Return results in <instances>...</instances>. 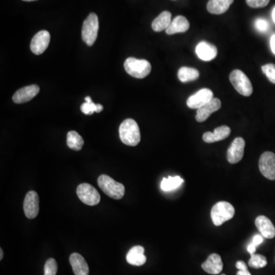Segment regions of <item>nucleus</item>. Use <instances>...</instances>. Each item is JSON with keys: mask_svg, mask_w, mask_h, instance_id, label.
<instances>
[{"mask_svg": "<svg viewBox=\"0 0 275 275\" xmlns=\"http://www.w3.org/2000/svg\"><path fill=\"white\" fill-rule=\"evenodd\" d=\"M261 70L266 75L268 80H270L272 84H275V65L274 64H268L261 67Z\"/></svg>", "mask_w": 275, "mask_h": 275, "instance_id": "29", "label": "nucleus"}, {"mask_svg": "<svg viewBox=\"0 0 275 275\" xmlns=\"http://www.w3.org/2000/svg\"><path fill=\"white\" fill-rule=\"evenodd\" d=\"M271 47L272 51L275 54V35H272L271 38Z\"/></svg>", "mask_w": 275, "mask_h": 275, "instance_id": "36", "label": "nucleus"}, {"mask_svg": "<svg viewBox=\"0 0 275 275\" xmlns=\"http://www.w3.org/2000/svg\"><path fill=\"white\" fill-rule=\"evenodd\" d=\"M80 110L86 115H92L93 113H96V110H97V104H95L92 101L91 103L85 102L81 105Z\"/></svg>", "mask_w": 275, "mask_h": 275, "instance_id": "30", "label": "nucleus"}, {"mask_svg": "<svg viewBox=\"0 0 275 275\" xmlns=\"http://www.w3.org/2000/svg\"><path fill=\"white\" fill-rule=\"evenodd\" d=\"M77 194L81 202L88 206L97 205L100 201L99 192L90 183H80L77 186Z\"/></svg>", "mask_w": 275, "mask_h": 275, "instance_id": "7", "label": "nucleus"}, {"mask_svg": "<svg viewBox=\"0 0 275 275\" xmlns=\"http://www.w3.org/2000/svg\"><path fill=\"white\" fill-rule=\"evenodd\" d=\"M256 247H257V246H254V244H250V245L248 246L247 249L248 252H249V254H251V255L252 254H255Z\"/></svg>", "mask_w": 275, "mask_h": 275, "instance_id": "35", "label": "nucleus"}, {"mask_svg": "<svg viewBox=\"0 0 275 275\" xmlns=\"http://www.w3.org/2000/svg\"><path fill=\"white\" fill-rule=\"evenodd\" d=\"M70 263L74 275H89V267L81 254L76 252L70 254Z\"/></svg>", "mask_w": 275, "mask_h": 275, "instance_id": "19", "label": "nucleus"}, {"mask_svg": "<svg viewBox=\"0 0 275 275\" xmlns=\"http://www.w3.org/2000/svg\"><path fill=\"white\" fill-rule=\"evenodd\" d=\"M39 91L40 88L38 85L33 84V85L27 86L16 91V93L13 95L12 99L14 103L18 104L26 103L32 100L35 96L39 94Z\"/></svg>", "mask_w": 275, "mask_h": 275, "instance_id": "13", "label": "nucleus"}, {"mask_svg": "<svg viewBox=\"0 0 275 275\" xmlns=\"http://www.w3.org/2000/svg\"><path fill=\"white\" fill-rule=\"evenodd\" d=\"M50 40H51V35L47 31L43 30L38 32L31 42V46H30L31 50L37 55L43 54L48 47Z\"/></svg>", "mask_w": 275, "mask_h": 275, "instance_id": "11", "label": "nucleus"}, {"mask_svg": "<svg viewBox=\"0 0 275 275\" xmlns=\"http://www.w3.org/2000/svg\"><path fill=\"white\" fill-rule=\"evenodd\" d=\"M256 29L261 32H266L269 28V23L264 19H257L254 22Z\"/></svg>", "mask_w": 275, "mask_h": 275, "instance_id": "31", "label": "nucleus"}, {"mask_svg": "<svg viewBox=\"0 0 275 275\" xmlns=\"http://www.w3.org/2000/svg\"><path fill=\"white\" fill-rule=\"evenodd\" d=\"M178 76L181 82H190V81H193L199 78L200 72L195 68L183 67V68H180L178 70Z\"/></svg>", "mask_w": 275, "mask_h": 275, "instance_id": "24", "label": "nucleus"}, {"mask_svg": "<svg viewBox=\"0 0 275 275\" xmlns=\"http://www.w3.org/2000/svg\"><path fill=\"white\" fill-rule=\"evenodd\" d=\"M183 183V180L181 177H168V178H163L160 183V187L164 191H171L178 188Z\"/></svg>", "mask_w": 275, "mask_h": 275, "instance_id": "26", "label": "nucleus"}, {"mask_svg": "<svg viewBox=\"0 0 275 275\" xmlns=\"http://www.w3.org/2000/svg\"><path fill=\"white\" fill-rule=\"evenodd\" d=\"M45 275H56L58 272V264L54 258H49L47 260L45 265Z\"/></svg>", "mask_w": 275, "mask_h": 275, "instance_id": "28", "label": "nucleus"}, {"mask_svg": "<svg viewBox=\"0 0 275 275\" xmlns=\"http://www.w3.org/2000/svg\"><path fill=\"white\" fill-rule=\"evenodd\" d=\"M171 23V13L168 11L161 12L152 24V28L155 32H160L166 30Z\"/></svg>", "mask_w": 275, "mask_h": 275, "instance_id": "23", "label": "nucleus"}, {"mask_svg": "<svg viewBox=\"0 0 275 275\" xmlns=\"http://www.w3.org/2000/svg\"><path fill=\"white\" fill-rule=\"evenodd\" d=\"M222 103L220 99L213 98L212 100L199 108L196 115V120L198 122H203L209 118L211 114L218 111L221 108Z\"/></svg>", "mask_w": 275, "mask_h": 275, "instance_id": "14", "label": "nucleus"}, {"mask_svg": "<svg viewBox=\"0 0 275 275\" xmlns=\"http://www.w3.org/2000/svg\"><path fill=\"white\" fill-rule=\"evenodd\" d=\"M97 183L103 193L114 200H120L125 194L126 189L124 185L116 182L108 175H100L98 178Z\"/></svg>", "mask_w": 275, "mask_h": 275, "instance_id": "2", "label": "nucleus"}, {"mask_svg": "<svg viewBox=\"0 0 275 275\" xmlns=\"http://www.w3.org/2000/svg\"><path fill=\"white\" fill-rule=\"evenodd\" d=\"M224 275V274H223V275Z\"/></svg>", "mask_w": 275, "mask_h": 275, "instance_id": "42", "label": "nucleus"}, {"mask_svg": "<svg viewBox=\"0 0 275 275\" xmlns=\"http://www.w3.org/2000/svg\"><path fill=\"white\" fill-rule=\"evenodd\" d=\"M268 264L267 258L261 254H253L249 261V266L253 268H265Z\"/></svg>", "mask_w": 275, "mask_h": 275, "instance_id": "27", "label": "nucleus"}, {"mask_svg": "<svg viewBox=\"0 0 275 275\" xmlns=\"http://www.w3.org/2000/svg\"><path fill=\"white\" fill-rule=\"evenodd\" d=\"M230 82L237 92L244 96H249L252 94L253 87L251 81L246 73L240 70H234L229 75Z\"/></svg>", "mask_w": 275, "mask_h": 275, "instance_id": "6", "label": "nucleus"}, {"mask_svg": "<svg viewBox=\"0 0 275 275\" xmlns=\"http://www.w3.org/2000/svg\"><path fill=\"white\" fill-rule=\"evenodd\" d=\"M235 267L239 270H246V269H248L247 265L242 261H237L236 264H235Z\"/></svg>", "mask_w": 275, "mask_h": 275, "instance_id": "34", "label": "nucleus"}, {"mask_svg": "<svg viewBox=\"0 0 275 275\" xmlns=\"http://www.w3.org/2000/svg\"><path fill=\"white\" fill-rule=\"evenodd\" d=\"M126 71L132 77L138 79L145 78L151 73L152 65L147 60L129 58L124 63Z\"/></svg>", "mask_w": 275, "mask_h": 275, "instance_id": "4", "label": "nucleus"}, {"mask_svg": "<svg viewBox=\"0 0 275 275\" xmlns=\"http://www.w3.org/2000/svg\"><path fill=\"white\" fill-rule=\"evenodd\" d=\"M99 31V19L92 12L87 16L82 27V39L87 46H92L96 42Z\"/></svg>", "mask_w": 275, "mask_h": 275, "instance_id": "5", "label": "nucleus"}, {"mask_svg": "<svg viewBox=\"0 0 275 275\" xmlns=\"http://www.w3.org/2000/svg\"><path fill=\"white\" fill-rule=\"evenodd\" d=\"M23 1H27V2H32V1H36V0H23Z\"/></svg>", "mask_w": 275, "mask_h": 275, "instance_id": "41", "label": "nucleus"}, {"mask_svg": "<svg viewBox=\"0 0 275 275\" xmlns=\"http://www.w3.org/2000/svg\"><path fill=\"white\" fill-rule=\"evenodd\" d=\"M24 215L28 219H35L39 212V197L35 191L28 192L23 204Z\"/></svg>", "mask_w": 275, "mask_h": 275, "instance_id": "9", "label": "nucleus"}, {"mask_svg": "<svg viewBox=\"0 0 275 275\" xmlns=\"http://www.w3.org/2000/svg\"><path fill=\"white\" fill-rule=\"evenodd\" d=\"M256 227L265 239H272L275 237V228L273 223L265 216H259L256 218Z\"/></svg>", "mask_w": 275, "mask_h": 275, "instance_id": "15", "label": "nucleus"}, {"mask_svg": "<svg viewBox=\"0 0 275 275\" xmlns=\"http://www.w3.org/2000/svg\"><path fill=\"white\" fill-rule=\"evenodd\" d=\"M67 145L70 149L80 151L84 145L83 138L75 131H70L67 136Z\"/></svg>", "mask_w": 275, "mask_h": 275, "instance_id": "25", "label": "nucleus"}, {"mask_svg": "<svg viewBox=\"0 0 275 275\" xmlns=\"http://www.w3.org/2000/svg\"><path fill=\"white\" fill-rule=\"evenodd\" d=\"M145 249L141 246H136L129 250L126 255L128 263L135 266H141L146 262V256L145 255Z\"/></svg>", "mask_w": 275, "mask_h": 275, "instance_id": "18", "label": "nucleus"}, {"mask_svg": "<svg viewBox=\"0 0 275 275\" xmlns=\"http://www.w3.org/2000/svg\"><path fill=\"white\" fill-rule=\"evenodd\" d=\"M259 170L267 179L275 180V155L273 152H265L259 159Z\"/></svg>", "mask_w": 275, "mask_h": 275, "instance_id": "8", "label": "nucleus"}, {"mask_svg": "<svg viewBox=\"0 0 275 275\" xmlns=\"http://www.w3.org/2000/svg\"><path fill=\"white\" fill-rule=\"evenodd\" d=\"M272 19H273L274 23H275V7L274 8L273 12H272Z\"/></svg>", "mask_w": 275, "mask_h": 275, "instance_id": "39", "label": "nucleus"}, {"mask_svg": "<svg viewBox=\"0 0 275 275\" xmlns=\"http://www.w3.org/2000/svg\"><path fill=\"white\" fill-rule=\"evenodd\" d=\"M190 28V23L183 16H178L174 18L171 24L165 30L167 35H171L177 33L186 32Z\"/></svg>", "mask_w": 275, "mask_h": 275, "instance_id": "21", "label": "nucleus"}, {"mask_svg": "<svg viewBox=\"0 0 275 275\" xmlns=\"http://www.w3.org/2000/svg\"><path fill=\"white\" fill-rule=\"evenodd\" d=\"M264 241V237L261 235H256L253 237L252 242V243L254 244V246H258L260 244L262 243Z\"/></svg>", "mask_w": 275, "mask_h": 275, "instance_id": "33", "label": "nucleus"}, {"mask_svg": "<svg viewBox=\"0 0 275 275\" xmlns=\"http://www.w3.org/2000/svg\"><path fill=\"white\" fill-rule=\"evenodd\" d=\"M235 215V208L229 203L220 201L215 204L211 209V218L216 227L231 220Z\"/></svg>", "mask_w": 275, "mask_h": 275, "instance_id": "3", "label": "nucleus"}, {"mask_svg": "<svg viewBox=\"0 0 275 275\" xmlns=\"http://www.w3.org/2000/svg\"><path fill=\"white\" fill-rule=\"evenodd\" d=\"M196 53L200 59L204 61H209L214 59L217 56V48L216 46L208 42H202L197 45Z\"/></svg>", "mask_w": 275, "mask_h": 275, "instance_id": "16", "label": "nucleus"}, {"mask_svg": "<svg viewBox=\"0 0 275 275\" xmlns=\"http://www.w3.org/2000/svg\"><path fill=\"white\" fill-rule=\"evenodd\" d=\"M233 2L234 0H209L206 8L211 14H223L229 9Z\"/></svg>", "mask_w": 275, "mask_h": 275, "instance_id": "22", "label": "nucleus"}, {"mask_svg": "<svg viewBox=\"0 0 275 275\" xmlns=\"http://www.w3.org/2000/svg\"><path fill=\"white\" fill-rule=\"evenodd\" d=\"M118 132L121 141L125 145L134 147L141 141L139 127L134 119L127 118L124 120L119 126Z\"/></svg>", "mask_w": 275, "mask_h": 275, "instance_id": "1", "label": "nucleus"}, {"mask_svg": "<svg viewBox=\"0 0 275 275\" xmlns=\"http://www.w3.org/2000/svg\"><path fill=\"white\" fill-rule=\"evenodd\" d=\"M85 101L88 102V103H91V102H92V99H91L90 96H87V97L85 98Z\"/></svg>", "mask_w": 275, "mask_h": 275, "instance_id": "40", "label": "nucleus"}, {"mask_svg": "<svg viewBox=\"0 0 275 275\" xmlns=\"http://www.w3.org/2000/svg\"><path fill=\"white\" fill-rule=\"evenodd\" d=\"M269 2L270 0H246L248 5L254 9L265 7Z\"/></svg>", "mask_w": 275, "mask_h": 275, "instance_id": "32", "label": "nucleus"}, {"mask_svg": "<svg viewBox=\"0 0 275 275\" xmlns=\"http://www.w3.org/2000/svg\"><path fill=\"white\" fill-rule=\"evenodd\" d=\"M3 258V251L2 249H0V260H2Z\"/></svg>", "mask_w": 275, "mask_h": 275, "instance_id": "38", "label": "nucleus"}, {"mask_svg": "<svg viewBox=\"0 0 275 275\" xmlns=\"http://www.w3.org/2000/svg\"><path fill=\"white\" fill-rule=\"evenodd\" d=\"M213 99V92L207 88L200 90L186 100V105L190 109L201 108Z\"/></svg>", "mask_w": 275, "mask_h": 275, "instance_id": "10", "label": "nucleus"}, {"mask_svg": "<svg viewBox=\"0 0 275 275\" xmlns=\"http://www.w3.org/2000/svg\"><path fill=\"white\" fill-rule=\"evenodd\" d=\"M245 146L246 142L242 138H236L234 139L227 152V160L230 164H237L242 160Z\"/></svg>", "mask_w": 275, "mask_h": 275, "instance_id": "12", "label": "nucleus"}, {"mask_svg": "<svg viewBox=\"0 0 275 275\" xmlns=\"http://www.w3.org/2000/svg\"><path fill=\"white\" fill-rule=\"evenodd\" d=\"M237 275H252L251 273L248 271V269L246 270H239L237 273Z\"/></svg>", "mask_w": 275, "mask_h": 275, "instance_id": "37", "label": "nucleus"}, {"mask_svg": "<svg viewBox=\"0 0 275 275\" xmlns=\"http://www.w3.org/2000/svg\"><path fill=\"white\" fill-rule=\"evenodd\" d=\"M202 268L206 273L219 275L221 273L223 268L221 257L217 254H210L207 260L203 263Z\"/></svg>", "mask_w": 275, "mask_h": 275, "instance_id": "17", "label": "nucleus"}, {"mask_svg": "<svg viewBox=\"0 0 275 275\" xmlns=\"http://www.w3.org/2000/svg\"><path fill=\"white\" fill-rule=\"evenodd\" d=\"M231 133V129L229 126H222L216 128L213 133L207 132L203 136V140L206 143H213L222 141L228 138Z\"/></svg>", "mask_w": 275, "mask_h": 275, "instance_id": "20", "label": "nucleus"}]
</instances>
